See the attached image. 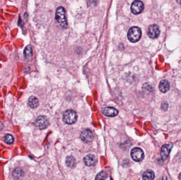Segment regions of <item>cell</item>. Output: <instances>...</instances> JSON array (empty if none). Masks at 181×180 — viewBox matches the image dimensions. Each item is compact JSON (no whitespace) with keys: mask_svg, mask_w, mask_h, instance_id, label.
<instances>
[{"mask_svg":"<svg viewBox=\"0 0 181 180\" xmlns=\"http://www.w3.org/2000/svg\"><path fill=\"white\" fill-rule=\"evenodd\" d=\"M55 18L58 23L60 24V26L65 28L67 25V19L65 16V11L63 7L60 6L58 7L56 11Z\"/></svg>","mask_w":181,"mask_h":180,"instance_id":"cell-1","label":"cell"},{"mask_svg":"<svg viewBox=\"0 0 181 180\" xmlns=\"http://www.w3.org/2000/svg\"><path fill=\"white\" fill-rule=\"evenodd\" d=\"M127 36L130 42L132 43L138 42L141 38V29L137 26L132 27L128 32Z\"/></svg>","mask_w":181,"mask_h":180,"instance_id":"cell-2","label":"cell"},{"mask_svg":"<svg viewBox=\"0 0 181 180\" xmlns=\"http://www.w3.org/2000/svg\"><path fill=\"white\" fill-rule=\"evenodd\" d=\"M78 119V115L73 110H67L63 114V120L66 124L72 125L75 123Z\"/></svg>","mask_w":181,"mask_h":180,"instance_id":"cell-3","label":"cell"},{"mask_svg":"<svg viewBox=\"0 0 181 180\" xmlns=\"http://www.w3.org/2000/svg\"><path fill=\"white\" fill-rule=\"evenodd\" d=\"M132 159L136 162H140L144 158L143 151L139 147H135L130 152Z\"/></svg>","mask_w":181,"mask_h":180,"instance_id":"cell-4","label":"cell"},{"mask_svg":"<svg viewBox=\"0 0 181 180\" xmlns=\"http://www.w3.org/2000/svg\"><path fill=\"white\" fill-rule=\"evenodd\" d=\"M93 132L90 129L83 130L81 134V139L85 143H90L94 138Z\"/></svg>","mask_w":181,"mask_h":180,"instance_id":"cell-5","label":"cell"},{"mask_svg":"<svg viewBox=\"0 0 181 180\" xmlns=\"http://www.w3.org/2000/svg\"><path fill=\"white\" fill-rule=\"evenodd\" d=\"M144 9V5L143 3L139 0L134 1L131 6V11L134 14H140L143 12Z\"/></svg>","mask_w":181,"mask_h":180,"instance_id":"cell-6","label":"cell"},{"mask_svg":"<svg viewBox=\"0 0 181 180\" xmlns=\"http://www.w3.org/2000/svg\"><path fill=\"white\" fill-rule=\"evenodd\" d=\"M159 26L156 24H153L149 26L148 30V36L151 39H156L160 34Z\"/></svg>","mask_w":181,"mask_h":180,"instance_id":"cell-7","label":"cell"},{"mask_svg":"<svg viewBox=\"0 0 181 180\" xmlns=\"http://www.w3.org/2000/svg\"><path fill=\"white\" fill-rule=\"evenodd\" d=\"M49 124V123L48 119L44 116L38 117L36 121V126L39 130L45 129L48 127Z\"/></svg>","mask_w":181,"mask_h":180,"instance_id":"cell-8","label":"cell"},{"mask_svg":"<svg viewBox=\"0 0 181 180\" xmlns=\"http://www.w3.org/2000/svg\"><path fill=\"white\" fill-rule=\"evenodd\" d=\"M173 144L172 143L165 144L162 146L161 154V158L163 159V160H165L167 159L171 153L172 149L173 148Z\"/></svg>","mask_w":181,"mask_h":180,"instance_id":"cell-9","label":"cell"},{"mask_svg":"<svg viewBox=\"0 0 181 180\" xmlns=\"http://www.w3.org/2000/svg\"><path fill=\"white\" fill-rule=\"evenodd\" d=\"M102 112L104 115L107 117H114L118 114L117 109L111 107H107L103 108L102 109Z\"/></svg>","mask_w":181,"mask_h":180,"instance_id":"cell-10","label":"cell"},{"mask_svg":"<svg viewBox=\"0 0 181 180\" xmlns=\"http://www.w3.org/2000/svg\"><path fill=\"white\" fill-rule=\"evenodd\" d=\"M83 161L86 166H91L96 164V159L94 155L89 154L84 158Z\"/></svg>","mask_w":181,"mask_h":180,"instance_id":"cell-11","label":"cell"},{"mask_svg":"<svg viewBox=\"0 0 181 180\" xmlns=\"http://www.w3.org/2000/svg\"><path fill=\"white\" fill-rule=\"evenodd\" d=\"M170 85L167 80H161L159 85V89L161 92L165 93L169 90Z\"/></svg>","mask_w":181,"mask_h":180,"instance_id":"cell-12","label":"cell"},{"mask_svg":"<svg viewBox=\"0 0 181 180\" xmlns=\"http://www.w3.org/2000/svg\"><path fill=\"white\" fill-rule=\"evenodd\" d=\"M28 104L30 108L34 109L39 106V100L36 97L31 96L28 99Z\"/></svg>","mask_w":181,"mask_h":180,"instance_id":"cell-13","label":"cell"},{"mask_svg":"<svg viewBox=\"0 0 181 180\" xmlns=\"http://www.w3.org/2000/svg\"><path fill=\"white\" fill-rule=\"evenodd\" d=\"M65 163L66 165L70 168H74L76 165L75 158L73 156H68L66 157Z\"/></svg>","mask_w":181,"mask_h":180,"instance_id":"cell-14","label":"cell"},{"mask_svg":"<svg viewBox=\"0 0 181 180\" xmlns=\"http://www.w3.org/2000/svg\"><path fill=\"white\" fill-rule=\"evenodd\" d=\"M155 178V173L152 170H148L143 173V179L145 180H152Z\"/></svg>","mask_w":181,"mask_h":180,"instance_id":"cell-15","label":"cell"},{"mask_svg":"<svg viewBox=\"0 0 181 180\" xmlns=\"http://www.w3.org/2000/svg\"><path fill=\"white\" fill-rule=\"evenodd\" d=\"M24 57L28 60L32 58V49L31 46H28L25 48L24 50Z\"/></svg>","mask_w":181,"mask_h":180,"instance_id":"cell-16","label":"cell"},{"mask_svg":"<svg viewBox=\"0 0 181 180\" xmlns=\"http://www.w3.org/2000/svg\"><path fill=\"white\" fill-rule=\"evenodd\" d=\"M24 175V172L20 168L15 169L13 172V176L15 178H20Z\"/></svg>","mask_w":181,"mask_h":180,"instance_id":"cell-17","label":"cell"},{"mask_svg":"<svg viewBox=\"0 0 181 180\" xmlns=\"http://www.w3.org/2000/svg\"><path fill=\"white\" fill-rule=\"evenodd\" d=\"M4 141L6 144H12L14 142V138L11 135L8 134L4 137Z\"/></svg>","mask_w":181,"mask_h":180,"instance_id":"cell-18","label":"cell"},{"mask_svg":"<svg viewBox=\"0 0 181 180\" xmlns=\"http://www.w3.org/2000/svg\"><path fill=\"white\" fill-rule=\"evenodd\" d=\"M99 0H86L88 6L91 8H94L98 5Z\"/></svg>","mask_w":181,"mask_h":180,"instance_id":"cell-19","label":"cell"},{"mask_svg":"<svg viewBox=\"0 0 181 180\" xmlns=\"http://www.w3.org/2000/svg\"><path fill=\"white\" fill-rule=\"evenodd\" d=\"M107 178V174L106 172L102 171L96 175V180H104Z\"/></svg>","mask_w":181,"mask_h":180,"instance_id":"cell-20","label":"cell"},{"mask_svg":"<svg viewBox=\"0 0 181 180\" xmlns=\"http://www.w3.org/2000/svg\"><path fill=\"white\" fill-rule=\"evenodd\" d=\"M3 128V124L1 122H0V130H2Z\"/></svg>","mask_w":181,"mask_h":180,"instance_id":"cell-21","label":"cell"},{"mask_svg":"<svg viewBox=\"0 0 181 180\" xmlns=\"http://www.w3.org/2000/svg\"><path fill=\"white\" fill-rule=\"evenodd\" d=\"M176 2H177V3L181 5V0H176Z\"/></svg>","mask_w":181,"mask_h":180,"instance_id":"cell-22","label":"cell"},{"mask_svg":"<svg viewBox=\"0 0 181 180\" xmlns=\"http://www.w3.org/2000/svg\"><path fill=\"white\" fill-rule=\"evenodd\" d=\"M179 180H181V173L179 174Z\"/></svg>","mask_w":181,"mask_h":180,"instance_id":"cell-23","label":"cell"}]
</instances>
